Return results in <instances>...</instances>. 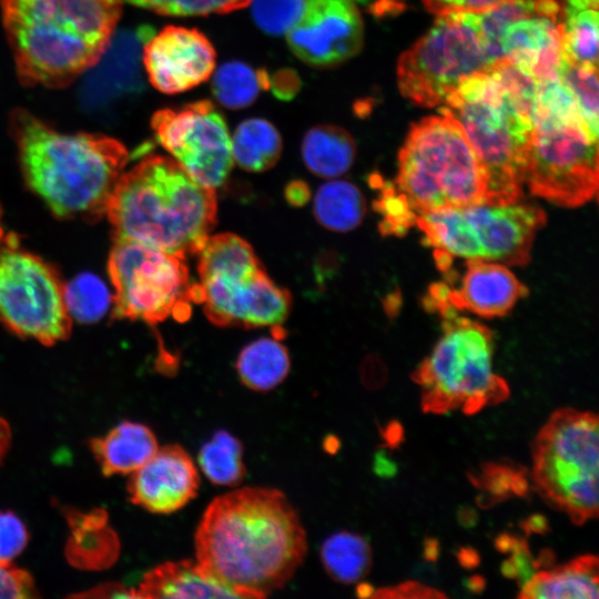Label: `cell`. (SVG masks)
<instances>
[{"label": "cell", "mask_w": 599, "mask_h": 599, "mask_svg": "<svg viewBox=\"0 0 599 599\" xmlns=\"http://www.w3.org/2000/svg\"><path fill=\"white\" fill-rule=\"evenodd\" d=\"M458 521L466 528H471L477 522V514L470 507H460L457 511Z\"/></svg>", "instance_id": "816d5d0a"}, {"label": "cell", "mask_w": 599, "mask_h": 599, "mask_svg": "<svg viewBox=\"0 0 599 599\" xmlns=\"http://www.w3.org/2000/svg\"><path fill=\"white\" fill-rule=\"evenodd\" d=\"M122 0H0L16 70L24 85L63 88L105 53Z\"/></svg>", "instance_id": "3957f363"}, {"label": "cell", "mask_w": 599, "mask_h": 599, "mask_svg": "<svg viewBox=\"0 0 599 599\" xmlns=\"http://www.w3.org/2000/svg\"><path fill=\"white\" fill-rule=\"evenodd\" d=\"M514 540V536L509 534H501L496 538L495 545L500 552L508 554L511 550Z\"/></svg>", "instance_id": "db71d44e"}, {"label": "cell", "mask_w": 599, "mask_h": 599, "mask_svg": "<svg viewBox=\"0 0 599 599\" xmlns=\"http://www.w3.org/2000/svg\"><path fill=\"white\" fill-rule=\"evenodd\" d=\"M471 481L484 493L478 497L481 507H489L512 495L525 496L528 493L526 475L519 468L509 465L490 464L483 467Z\"/></svg>", "instance_id": "e575fe53"}, {"label": "cell", "mask_w": 599, "mask_h": 599, "mask_svg": "<svg viewBox=\"0 0 599 599\" xmlns=\"http://www.w3.org/2000/svg\"><path fill=\"white\" fill-rule=\"evenodd\" d=\"M380 184V192L374 206L382 215L380 231L386 235H403L415 224V215L403 197L395 191L392 182Z\"/></svg>", "instance_id": "74e56055"}, {"label": "cell", "mask_w": 599, "mask_h": 599, "mask_svg": "<svg viewBox=\"0 0 599 599\" xmlns=\"http://www.w3.org/2000/svg\"><path fill=\"white\" fill-rule=\"evenodd\" d=\"M195 561L237 598L283 588L303 562L307 541L286 496L243 487L213 499L194 535Z\"/></svg>", "instance_id": "6da1fadb"}, {"label": "cell", "mask_w": 599, "mask_h": 599, "mask_svg": "<svg viewBox=\"0 0 599 599\" xmlns=\"http://www.w3.org/2000/svg\"><path fill=\"white\" fill-rule=\"evenodd\" d=\"M374 592V589L368 583H361L357 588V596L359 597H370Z\"/></svg>", "instance_id": "9f6ffc18"}, {"label": "cell", "mask_w": 599, "mask_h": 599, "mask_svg": "<svg viewBox=\"0 0 599 599\" xmlns=\"http://www.w3.org/2000/svg\"><path fill=\"white\" fill-rule=\"evenodd\" d=\"M216 53L210 40L199 30L169 26L143 45L142 62L149 81L160 92L187 91L213 73Z\"/></svg>", "instance_id": "ac0fdd59"}, {"label": "cell", "mask_w": 599, "mask_h": 599, "mask_svg": "<svg viewBox=\"0 0 599 599\" xmlns=\"http://www.w3.org/2000/svg\"><path fill=\"white\" fill-rule=\"evenodd\" d=\"M28 530L12 511H0V564H9L27 546Z\"/></svg>", "instance_id": "f35d334b"}, {"label": "cell", "mask_w": 599, "mask_h": 599, "mask_svg": "<svg viewBox=\"0 0 599 599\" xmlns=\"http://www.w3.org/2000/svg\"><path fill=\"white\" fill-rule=\"evenodd\" d=\"M64 301L70 316L82 323H92L104 315L111 295L99 277L81 274L64 287Z\"/></svg>", "instance_id": "836d02e7"}, {"label": "cell", "mask_w": 599, "mask_h": 599, "mask_svg": "<svg viewBox=\"0 0 599 599\" xmlns=\"http://www.w3.org/2000/svg\"><path fill=\"white\" fill-rule=\"evenodd\" d=\"M326 572L342 583H354L363 579L372 566V549L362 536L339 531L328 537L321 549Z\"/></svg>", "instance_id": "f546056e"}, {"label": "cell", "mask_w": 599, "mask_h": 599, "mask_svg": "<svg viewBox=\"0 0 599 599\" xmlns=\"http://www.w3.org/2000/svg\"><path fill=\"white\" fill-rule=\"evenodd\" d=\"M424 7L437 16L447 13H480L506 0H422Z\"/></svg>", "instance_id": "b9f144b4"}, {"label": "cell", "mask_w": 599, "mask_h": 599, "mask_svg": "<svg viewBox=\"0 0 599 599\" xmlns=\"http://www.w3.org/2000/svg\"><path fill=\"white\" fill-rule=\"evenodd\" d=\"M290 356L278 338H258L238 354L236 372L242 383L256 392L281 384L290 372Z\"/></svg>", "instance_id": "484cf974"}, {"label": "cell", "mask_w": 599, "mask_h": 599, "mask_svg": "<svg viewBox=\"0 0 599 599\" xmlns=\"http://www.w3.org/2000/svg\"><path fill=\"white\" fill-rule=\"evenodd\" d=\"M197 468L179 445H166L131 474L130 500L154 514H171L183 508L197 494Z\"/></svg>", "instance_id": "d6986e66"}, {"label": "cell", "mask_w": 599, "mask_h": 599, "mask_svg": "<svg viewBox=\"0 0 599 599\" xmlns=\"http://www.w3.org/2000/svg\"><path fill=\"white\" fill-rule=\"evenodd\" d=\"M138 598H231L236 595L205 573L194 560L161 564L133 589Z\"/></svg>", "instance_id": "44dd1931"}, {"label": "cell", "mask_w": 599, "mask_h": 599, "mask_svg": "<svg viewBox=\"0 0 599 599\" xmlns=\"http://www.w3.org/2000/svg\"><path fill=\"white\" fill-rule=\"evenodd\" d=\"M558 80L566 87L591 132L598 135V67L562 55Z\"/></svg>", "instance_id": "d6a6232c"}, {"label": "cell", "mask_w": 599, "mask_h": 599, "mask_svg": "<svg viewBox=\"0 0 599 599\" xmlns=\"http://www.w3.org/2000/svg\"><path fill=\"white\" fill-rule=\"evenodd\" d=\"M252 0H122L123 3L173 17L229 13L242 9Z\"/></svg>", "instance_id": "d590c367"}, {"label": "cell", "mask_w": 599, "mask_h": 599, "mask_svg": "<svg viewBox=\"0 0 599 599\" xmlns=\"http://www.w3.org/2000/svg\"><path fill=\"white\" fill-rule=\"evenodd\" d=\"M10 131L27 183L57 216L94 221L105 215L129 161L120 141L61 133L24 109L11 112Z\"/></svg>", "instance_id": "277c9868"}, {"label": "cell", "mask_w": 599, "mask_h": 599, "mask_svg": "<svg viewBox=\"0 0 599 599\" xmlns=\"http://www.w3.org/2000/svg\"><path fill=\"white\" fill-rule=\"evenodd\" d=\"M11 429L9 424L0 417V465L2 464L4 456L10 447Z\"/></svg>", "instance_id": "f907efd6"}, {"label": "cell", "mask_w": 599, "mask_h": 599, "mask_svg": "<svg viewBox=\"0 0 599 599\" xmlns=\"http://www.w3.org/2000/svg\"><path fill=\"white\" fill-rule=\"evenodd\" d=\"M0 319L13 333L44 345L65 339L72 326L54 270L20 250L13 238L0 247Z\"/></svg>", "instance_id": "5bb4252c"}, {"label": "cell", "mask_w": 599, "mask_h": 599, "mask_svg": "<svg viewBox=\"0 0 599 599\" xmlns=\"http://www.w3.org/2000/svg\"><path fill=\"white\" fill-rule=\"evenodd\" d=\"M382 435L386 441V445L394 448L403 440V427L398 422L393 420L385 427L384 430H382Z\"/></svg>", "instance_id": "7dc6e473"}, {"label": "cell", "mask_w": 599, "mask_h": 599, "mask_svg": "<svg viewBox=\"0 0 599 599\" xmlns=\"http://www.w3.org/2000/svg\"><path fill=\"white\" fill-rule=\"evenodd\" d=\"M466 586L473 592H480L485 588V580L480 576H473L466 580Z\"/></svg>", "instance_id": "11a10c76"}, {"label": "cell", "mask_w": 599, "mask_h": 599, "mask_svg": "<svg viewBox=\"0 0 599 599\" xmlns=\"http://www.w3.org/2000/svg\"><path fill=\"white\" fill-rule=\"evenodd\" d=\"M537 82L507 59L465 79L439 111L461 126L480 163L485 202H519L532 131Z\"/></svg>", "instance_id": "7a4b0ae2"}, {"label": "cell", "mask_w": 599, "mask_h": 599, "mask_svg": "<svg viewBox=\"0 0 599 599\" xmlns=\"http://www.w3.org/2000/svg\"><path fill=\"white\" fill-rule=\"evenodd\" d=\"M3 238V230H2V226H1V223H0V241Z\"/></svg>", "instance_id": "6f0895ef"}, {"label": "cell", "mask_w": 599, "mask_h": 599, "mask_svg": "<svg viewBox=\"0 0 599 599\" xmlns=\"http://www.w3.org/2000/svg\"><path fill=\"white\" fill-rule=\"evenodd\" d=\"M270 73L241 61H229L214 72L211 90L216 101L230 109L240 110L251 105L258 94L268 90Z\"/></svg>", "instance_id": "f1b7e54d"}, {"label": "cell", "mask_w": 599, "mask_h": 599, "mask_svg": "<svg viewBox=\"0 0 599 599\" xmlns=\"http://www.w3.org/2000/svg\"><path fill=\"white\" fill-rule=\"evenodd\" d=\"M311 196V190L304 181H292L286 185L285 197L293 206H303Z\"/></svg>", "instance_id": "f6af8a7d"}, {"label": "cell", "mask_w": 599, "mask_h": 599, "mask_svg": "<svg viewBox=\"0 0 599 599\" xmlns=\"http://www.w3.org/2000/svg\"><path fill=\"white\" fill-rule=\"evenodd\" d=\"M494 61L477 13L438 16L432 28L397 62V84L412 103L434 108L467 78Z\"/></svg>", "instance_id": "7c38bea8"}, {"label": "cell", "mask_w": 599, "mask_h": 599, "mask_svg": "<svg viewBox=\"0 0 599 599\" xmlns=\"http://www.w3.org/2000/svg\"><path fill=\"white\" fill-rule=\"evenodd\" d=\"M252 17L265 33L285 35L297 22L304 0H252Z\"/></svg>", "instance_id": "8d00e7d4"}, {"label": "cell", "mask_w": 599, "mask_h": 599, "mask_svg": "<svg viewBox=\"0 0 599 599\" xmlns=\"http://www.w3.org/2000/svg\"><path fill=\"white\" fill-rule=\"evenodd\" d=\"M546 223L545 212L531 204H476L424 212L415 225L434 247L441 272L456 257L525 265L537 231Z\"/></svg>", "instance_id": "8fae6325"}, {"label": "cell", "mask_w": 599, "mask_h": 599, "mask_svg": "<svg viewBox=\"0 0 599 599\" xmlns=\"http://www.w3.org/2000/svg\"><path fill=\"white\" fill-rule=\"evenodd\" d=\"M301 88V81L296 72L290 69L278 70L270 74L268 89L281 100H291Z\"/></svg>", "instance_id": "ee69618b"}, {"label": "cell", "mask_w": 599, "mask_h": 599, "mask_svg": "<svg viewBox=\"0 0 599 599\" xmlns=\"http://www.w3.org/2000/svg\"><path fill=\"white\" fill-rule=\"evenodd\" d=\"M398 470L397 464L390 459L385 450L376 453L374 458V471L383 478H392L396 476Z\"/></svg>", "instance_id": "bcb514c9"}, {"label": "cell", "mask_w": 599, "mask_h": 599, "mask_svg": "<svg viewBox=\"0 0 599 599\" xmlns=\"http://www.w3.org/2000/svg\"><path fill=\"white\" fill-rule=\"evenodd\" d=\"M69 521L72 536L68 544V556L74 565L91 569L103 568L115 560L119 541L106 526L104 511L73 512Z\"/></svg>", "instance_id": "cb8c5ba5"}, {"label": "cell", "mask_w": 599, "mask_h": 599, "mask_svg": "<svg viewBox=\"0 0 599 599\" xmlns=\"http://www.w3.org/2000/svg\"><path fill=\"white\" fill-rule=\"evenodd\" d=\"M392 183L415 217L485 202L478 158L458 122L441 111L413 124Z\"/></svg>", "instance_id": "ba28073f"}, {"label": "cell", "mask_w": 599, "mask_h": 599, "mask_svg": "<svg viewBox=\"0 0 599 599\" xmlns=\"http://www.w3.org/2000/svg\"><path fill=\"white\" fill-rule=\"evenodd\" d=\"M158 440L145 425L123 422L90 440V449L103 475L132 474L158 450Z\"/></svg>", "instance_id": "7402d4cb"}, {"label": "cell", "mask_w": 599, "mask_h": 599, "mask_svg": "<svg viewBox=\"0 0 599 599\" xmlns=\"http://www.w3.org/2000/svg\"><path fill=\"white\" fill-rule=\"evenodd\" d=\"M598 7L561 8L564 54L571 61L598 67Z\"/></svg>", "instance_id": "4dcf8cb0"}, {"label": "cell", "mask_w": 599, "mask_h": 599, "mask_svg": "<svg viewBox=\"0 0 599 599\" xmlns=\"http://www.w3.org/2000/svg\"><path fill=\"white\" fill-rule=\"evenodd\" d=\"M151 125L158 142L195 182L214 190L225 182L233 165L231 135L210 101L159 110Z\"/></svg>", "instance_id": "9a60e30c"}, {"label": "cell", "mask_w": 599, "mask_h": 599, "mask_svg": "<svg viewBox=\"0 0 599 599\" xmlns=\"http://www.w3.org/2000/svg\"><path fill=\"white\" fill-rule=\"evenodd\" d=\"M447 302L457 311L491 318L506 315L528 290L501 263L466 260L457 287L441 283Z\"/></svg>", "instance_id": "ffe728a7"}, {"label": "cell", "mask_w": 599, "mask_h": 599, "mask_svg": "<svg viewBox=\"0 0 599 599\" xmlns=\"http://www.w3.org/2000/svg\"><path fill=\"white\" fill-rule=\"evenodd\" d=\"M216 212L214 189L195 182L173 159L152 155L121 174L105 215L115 240L185 258L202 250Z\"/></svg>", "instance_id": "5b68a950"}, {"label": "cell", "mask_w": 599, "mask_h": 599, "mask_svg": "<svg viewBox=\"0 0 599 599\" xmlns=\"http://www.w3.org/2000/svg\"><path fill=\"white\" fill-rule=\"evenodd\" d=\"M534 487L549 506L578 526L598 517L599 419L592 412L560 408L531 444Z\"/></svg>", "instance_id": "9c48e42d"}, {"label": "cell", "mask_w": 599, "mask_h": 599, "mask_svg": "<svg viewBox=\"0 0 599 599\" xmlns=\"http://www.w3.org/2000/svg\"><path fill=\"white\" fill-rule=\"evenodd\" d=\"M374 598H445L446 595L417 581H406L397 586L374 589Z\"/></svg>", "instance_id": "7bdbcfd3"}, {"label": "cell", "mask_w": 599, "mask_h": 599, "mask_svg": "<svg viewBox=\"0 0 599 599\" xmlns=\"http://www.w3.org/2000/svg\"><path fill=\"white\" fill-rule=\"evenodd\" d=\"M114 287V315L158 324L191 314L196 284L184 258L133 241L115 240L108 263Z\"/></svg>", "instance_id": "4fadbf2b"}, {"label": "cell", "mask_w": 599, "mask_h": 599, "mask_svg": "<svg viewBox=\"0 0 599 599\" xmlns=\"http://www.w3.org/2000/svg\"><path fill=\"white\" fill-rule=\"evenodd\" d=\"M457 559L459 564L467 569L475 568L479 564L477 551L470 547L460 548L457 554Z\"/></svg>", "instance_id": "681fc988"}, {"label": "cell", "mask_w": 599, "mask_h": 599, "mask_svg": "<svg viewBox=\"0 0 599 599\" xmlns=\"http://www.w3.org/2000/svg\"><path fill=\"white\" fill-rule=\"evenodd\" d=\"M599 561L583 555L547 570L535 571L520 586L519 598L597 599L599 597Z\"/></svg>", "instance_id": "603a6c76"}, {"label": "cell", "mask_w": 599, "mask_h": 599, "mask_svg": "<svg viewBox=\"0 0 599 599\" xmlns=\"http://www.w3.org/2000/svg\"><path fill=\"white\" fill-rule=\"evenodd\" d=\"M511 557L501 564V573L511 579H517L518 585L526 582L537 569L526 539L515 537L511 547Z\"/></svg>", "instance_id": "60d3db41"}, {"label": "cell", "mask_w": 599, "mask_h": 599, "mask_svg": "<svg viewBox=\"0 0 599 599\" xmlns=\"http://www.w3.org/2000/svg\"><path fill=\"white\" fill-rule=\"evenodd\" d=\"M531 118L525 184L560 206L590 201L598 190V135L558 79L537 82Z\"/></svg>", "instance_id": "8992f818"}, {"label": "cell", "mask_w": 599, "mask_h": 599, "mask_svg": "<svg viewBox=\"0 0 599 599\" xmlns=\"http://www.w3.org/2000/svg\"><path fill=\"white\" fill-rule=\"evenodd\" d=\"M522 529L530 532L546 534L549 530L548 521L542 515H532L521 522Z\"/></svg>", "instance_id": "c3c4849f"}, {"label": "cell", "mask_w": 599, "mask_h": 599, "mask_svg": "<svg viewBox=\"0 0 599 599\" xmlns=\"http://www.w3.org/2000/svg\"><path fill=\"white\" fill-rule=\"evenodd\" d=\"M424 558L428 561H435L439 555V542L435 538L424 540Z\"/></svg>", "instance_id": "f5cc1de1"}, {"label": "cell", "mask_w": 599, "mask_h": 599, "mask_svg": "<svg viewBox=\"0 0 599 599\" xmlns=\"http://www.w3.org/2000/svg\"><path fill=\"white\" fill-rule=\"evenodd\" d=\"M425 306L440 315L443 334L412 374L422 388L423 412L473 415L506 400L508 384L493 369L491 331L459 315L437 288H429Z\"/></svg>", "instance_id": "52a82bcc"}, {"label": "cell", "mask_w": 599, "mask_h": 599, "mask_svg": "<svg viewBox=\"0 0 599 599\" xmlns=\"http://www.w3.org/2000/svg\"><path fill=\"white\" fill-rule=\"evenodd\" d=\"M197 254L201 304L210 322L244 328L284 323L291 294L268 277L245 240L231 233L209 236Z\"/></svg>", "instance_id": "30bf717a"}, {"label": "cell", "mask_w": 599, "mask_h": 599, "mask_svg": "<svg viewBox=\"0 0 599 599\" xmlns=\"http://www.w3.org/2000/svg\"><path fill=\"white\" fill-rule=\"evenodd\" d=\"M199 465L211 483L236 486L245 477L243 447L229 432L219 430L199 453Z\"/></svg>", "instance_id": "1f68e13d"}, {"label": "cell", "mask_w": 599, "mask_h": 599, "mask_svg": "<svg viewBox=\"0 0 599 599\" xmlns=\"http://www.w3.org/2000/svg\"><path fill=\"white\" fill-rule=\"evenodd\" d=\"M31 575L9 564H0V599L38 597Z\"/></svg>", "instance_id": "ab89813d"}, {"label": "cell", "mask_w": 599, "mask_h": 599, "mask_svg": "<svg viewBox=\"0 0 599 599\" xmlns=\"http://www.w3.org/2000/svg\"><path fill=\"white\" fill-rule=\"evenodd\" d=\"M502 58L536 82L558 79L564 55L561 8L556 0H520L500 34Z\"/></svg>", "instance_id": "e0dca14e"}, {"label": "cell", "mask_w": 599, "mask_h": 599, "mask_svg": "<svg viewBox=\"0 0 599 599\" xmlns=\"http://www.w3.org/2000/svg\"><path fill=\"white\" fill-rule=\"evenodd\" d=\"M301 150L306 167L313 174L327 179L347 172L356 155V144L351 134L332 124L309 129Z\"/></svg>", "instance_id": "d4e9b609"}, {"label": "cell", "mask_w": 599, "mask_h": 599, "mask_svg": "<svg viewBox=\"0 0 599 599\" xmlns=\"http://www.w3.org/2000/svg\"><path fill=\"white\" fill-rule=\"evenodd\" d=\"M285 37L304 63L333 68L361 51L364 24L355 0H304L297 22Z\"/></svg>", "instance_id": "2e32d148"}, {"label": "cell", "mask_w": 599, "mask_h": 599, "mask_svg": "<svg viewBox=\"0 0 599 599\" xmlns=\"http://www.w3.org/2000/svg\"><path fill=\"white\" fill-rule=\"evenodd\" d=\"M313 211L322 226L335 232H348L361 224L365 215V199L353 183L329 181L317 190Z\"/></svg>", "instance_id": "83f0119b"}, {"label": "cell", "mask_w": 599, "mask_h": 599, "mask_svg": "<svg viewBox=\"0 0 599 599\" xmlns=\"http://www.w3.org/2000/svg\"><path fill=\"white\" fill-rule=\"evenodd\" d=\"M231 142L233 161L248 172L257 173L271 169L282 152V138L277 129L261 118L241 122Z\"/></svg>", "instance_id": "4316f807"}]
</instances>
